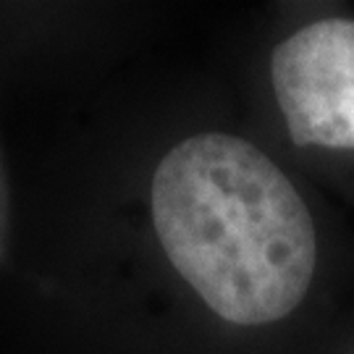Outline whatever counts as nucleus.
Instances as JSON below:
<instances>
[{"instance_id":"nucleus-2","label":"nucleus","mask_w":354,"mask_h":354,"mask_svg":"<svg viewBox=\"0 0 354 354\" xmlns=\"http://www.w3.org/2000/svg\"><path fill=\"white\" fill-rule=\"evenodd\" d=\"M266 97L281 140L354 205V11L317 8L276 37Z\"/></svg>"},{"instance_id":"nucleus-3","label":"nucleus","mask_w":354,"mask_h":354,"mask_svg":"<svg viewBox=\"0 0 354 354\" xmlns=\"http://www.w3.org/2000/svg\"><path fill=\"white\" fill-rule=\"evenodd\" d=\"M328 328L323 354H354V299L344 307L342 315H336Z\"/></svg>"},{"instance_id":"nucleus-1","label":"nucleus","mask_w":354,"mask_h":354,"mask_svg":"<svg viewBox=\"0 0 354 354\" xmlns=\"http://www.w3.org/2000/svg\"><path fill=\"white\" fill-rule=\"evenodd\" d=\"M152 223L168 263L221 326H294L354 286V257L328 231L297 176L260 142L205 129L155 168Z\"/></svg>"}]
</instances>
